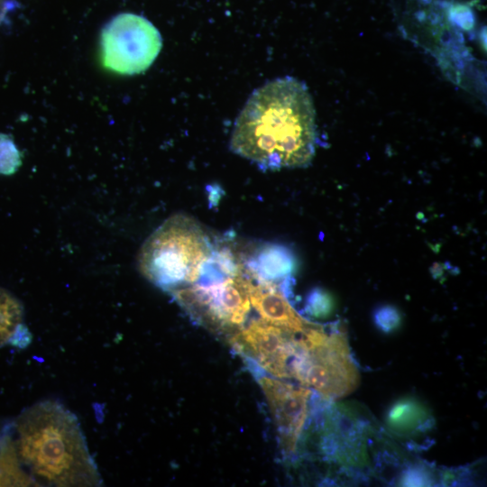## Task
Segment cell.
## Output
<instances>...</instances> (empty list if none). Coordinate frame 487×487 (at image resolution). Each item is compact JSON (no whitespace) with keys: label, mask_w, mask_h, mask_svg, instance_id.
<instances>
[{"label":"cell","mask_w":487,"mask_h":487,"mask_svg":"<svg viewBox=\"0 0 487 487\" xmlns=\"http://www.w3.org/2000/svg\"><path fill=\"white\" fill-rule=\"evenodd\" d=\"M316 113L304 83L276 78L255 90L238 115L231 150L265 170L308 166L316 152Z\"/></svg>","instance_id":"1"},{"label":"cell","mask_w":487,"mask_h":487,"mask_svg":"<svg viewBox=\"0 0 487 487\" xmlns=\"http://www.w3.org/2000/svg\"><path fill=\"white\" fill-rule=\"evenodd\" d=\"M19 459L36 483L99 486L102 479L77 417L55 400L26 409L16 422Z\"/></svg>","instance_id":"2"},{"label":"cell","mask_w":487,"mask_h":487,"mask_svg":"<svg viewBox=\"0 0 487 487\" xmlns=\"http://www.w3.org/2000/svg\"><path fill=\"white\" fill-rule=\"evenodd\" d=\"M216 243L217 237L193 217L174 215L143 243L137 265L149 281L170 292L198 280Z\"/></svg>","instance_id":"3"},{"label":"cell","mask_w":487,"mask_h":487,"mask_svg":"<svg viewBox=\"0 0 487 487\" xmlns=\"http://www.w3.org/2000/svg\"><path fill=\"white\" fill-rule=\"evenodd\" d=\"M290 374L302 386L329 400L354 391L360 383V372L346 332L339 326L326 329L312 323L298 335Z\"/></svg>","instance_id":"4"},{"label":"cell","mask_w":487,"mask_h":487,"mask_svg":"<svg viewBox=\"0 0 487 487\" xmlns=\"http://www.w3.org/2000/svg\"><path fill=\"white\" fill-rule=\"evenodd\" d=\"M162 46L157 28L146 18L122 13L103 27L99 41L102 66L120 75H135L146 70Z\"/></svg>","instance_id":"5"},{"label":"cell","mask_w":487,"mask_h":487,"mask_svg":"<svg viewBox=\"0 0 487 487\" xmlns=\"http://www.w3.org/2000/svg\"><path fill=\"white\" fill-rule=\"evenodd\" d=\"M299 334L259 317L232 334L229 343L273 377L291 379L290 365L297 351Z\"/></svg>","instance_id":"6"},{"label":"cell","mask_w":487,"mask_h":487,"mask_svg":"<svg viewBox=\"0 0 487 487\" xmlns=\"http://www.w3.org/2000/svg\"><path fill=\"white\" fill-rule=\"evenodd\" d=\"M258 381L275 424L280 446L285 455H290L297 449L308 418L312 390L275 377L262 376Z\"/></svg>","instance_id":"7"},{"label":"cell","mask_w":487,"mask_h":487,"mask_svg":"<svg viewBox=\"0 0 487 487\" xmlns=\"http://www.w3.org/2000/svg\"><path fill=\"white\" fill-rule=\"evenodd\" d=\"M246 271L251 306L260 318L297 334L312 324L302 317L288 299L286 288L292 278L282 282H273L255 278L247 269Z\"/></svg>","instance_id":"8"},{"label":"cell","mask_w":487,"mask_h":487,"mask_svg":"<svg viewBox=\"0 0 487 487\" xmlns=\"http://www.w3.org/2000/svg\"><path fill=\"white\" fill-rule=\"evenodd\" d=\"M244 263L255 278L273 282L291 279L296 269V257L287 246L262 244L241 247Z\"/></svg>","instance_id":"9"},{"label":"cell","mask_w":487,"mask_h":487,"mask_svg":"<svg viewBox=\"0 0 487 487\" xmlns=\"http://www.w3.org/2000/svg\"><path fill=\"white\" fill-rule=\"evenodd\" d=\"M431 418L426 408L412 399L397 401L390 409L387 423L398 434H411L427 428Z\"/></svg>","instance_id":"10"},{"label":"cell","mask_w":487,"mask_h":487,"mask_svg":"<svg viewBox=\"0 0 487 487\" xmlns=\"http://www.w3.org/2000/svg\"><path fill=\"white\" fill-rule=\"evenodd\" d=\"M36 483L21 466L14 441L5 436L0 444V486H28Z\"/></svg>","instance_id":"11"},{"label":"cell","mask_w":487,"mask_h":487,"mask_svg":"<svg viewBox=\"0 0 487 487\" xmlns=\"http://www.w3.org/2000/svg\"><path fill=\"white\" fill-rule=\"evenodd\" d=\"M23 318V308L21 302L10 292L0 288V346L10 343L25 326Z\"/></svg>","instance_id":"12"},{"label":"cell","mask_w":487,"mask_h":487,"mask_svg":"<svg viewBox=\"0 0 487 487\" xmlns=\"http://www.w3.org/2000/svg\"><path fill=\"white\" fill-rule=\"evenodd\" d=\"M304 309L310 317L317 318L326 317L334 309L332 296L325 289L316 288L308 295Z\"/></svg>","instance_id":"13"},{"label":"cell","mask_w":487,"mask_h":487,"mask_svg":"<svg viewBox=\"0 0 487 487\" xmlns=\"http://www.w3.org/2000/svg\"><path fill=\"white\" fill-rule=\"evenodd\" d=\"M21 163L20 152L12 137L0 133V174L14 173Z\"/></svg>","instance_id":"14"},{"label":"cell","mask_w":487,"mask_h":487,"mask_svg":"<svg viewBox=\"0 0 487 487\" xmlns=\"http://www.w3.org/2000/svg\"><path fill=\"white\" fill-rule=\"evenodd\" d=\"M375 326L384 333H391L400 324V315L392 306H382L376 309L373 315Z\"/></svg>","instance_id":"15"},{"label":"cell","mask_w":487,"mask_h":487,"mask_svg":"<svg viewBox=\"0 0 487 487\" xmlns=\"http://www.w3.org/2000/svg\"><path fill=\"white\" fill-rule=\"evenodd\" d=\"M400 483L405 486L429 485L430 478L424 469L410 468L402 475Z\"/></svg>","instance_id":"16"}]
</instances>
